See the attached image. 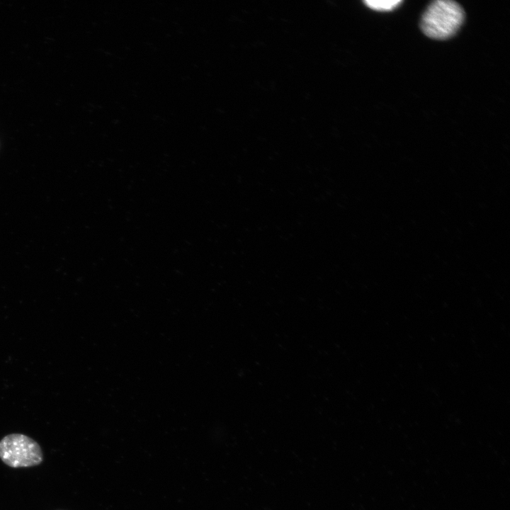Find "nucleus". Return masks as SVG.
Here are the masks:
<instances>
[{
    "mask_svg": "<svg viewBox=\"0 0 510 510\" xmlns=\"http://www.w3.org/2000/svg\"><path fill=\"white\" fill-rule=\"evenodd\" d=\"M465 18L462 6L450 0H436L431 3L421 19V29L429 38L446 40L454 35Z\"/></svg>",
    "mask_w": 510,
    "mask_h": 510,
    "instance_id": "1",
    "label": "nucleus"
},
{
    "mask_svg": "<svg viewBox=\"0 0 510 510\" xmlns=\"http://www.w3.org/2000/svg\"><path fill=\"white\" fill-rule=\"evenodd\" d=\"M0 459L13 468H29L40 465L44 459L40 445L21 434H11L0 441Z\"/></svg>",
    "mask_w": 510,
    "mask_h": 510,
    "instance_id": "2",
    "label": "nucleus"
},
{
    "mask_svg": "<svg viewBox=\"0 0 510 510\" xmlns=\"http://www.w3.org/2000/svg\"><path fill=\"white\" fill-rule=\"evenodd\" d=\"M400 0H385L375 1L367 0L364 3L366 5L373 10L379 11H390L396 8L402 4Z\"/></svg>",
    "mask_w": 510,
    "mask_h": 510,
    "instance_id": "3",
    "label": "nucleus"
}]
</instances>
